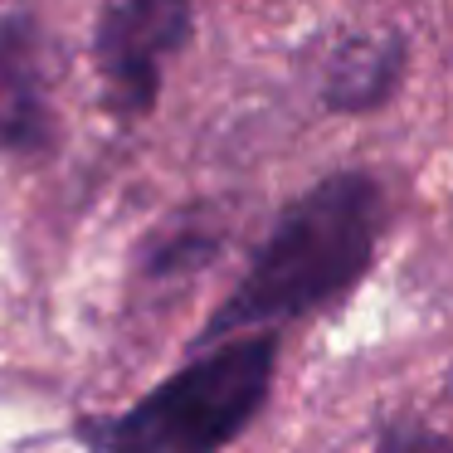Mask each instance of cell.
Returning <instances> with one entry per match:
<instances>
[{
  "instance_id": "1",
  "label": "cell",
  "mask_w": 453,
  "mask_h": 453,
  "mask_svg": "<svg viewBox=\"0 0 453 453\" xmlns=\"http://www.w3.org/2000/svg\"><path fill=\"white\" fill-rule=\"evenodd\" d=\"M385 229V190L365 171L317 180L278 215L239 288L200 326V346L258 336L342 303L365 278Z\"/></svg>"
},
{
  "instance_id": "2",
  "label": "cell",
  "mask_w": 453,
  "mask_h": 453,
  "mask_svg": "<svg viewBox=\"0 0 453 453\" xmlns=\"http://www.w3.org/2000/svg\"><path fill=\"white\" fill-rule=\"evenodd\" d=\"M278 336H234L147 390L122 414L79 419L73 434L88 453H225L258 419L273 390Z\"/></svg>"
},
{
  "instance_id": "3",
  "label": "cell",
  "mask_w": 453,
  "mask_h": 453,
  "mask_svg": "<svg viewBox=\"0 0 453 453\" xmlns=\"http://www.w3.org/2000/svg\"><path fill=\"white\" fill-rule=\"evenodd\" d=\"M196 0H103L93 64L103 73V108L137 122L157 108L166 64L190 44Z\"/></svg>"
},
{
  "instance_id": "4",
  "label": "cell",
  "mask_w": 453,
  "mask_h": 453,
  "mask_svg": "<svg viewBox=\"0 0 453 453\" xmlns=\"http://www.w3.org/2000/svg\"><path fill=\"white\" fill-rule=\"evenodd\" d=\"M54 147L50 73L40 25L25 11L0 5V151L30 157Z\"/></svg>"
},
{
  "instance_id": "5",
  "label": "cell",
  "mask_w": 453,
  "mask_h": 453,
  "mask_svg": "<svg viewBox=\"0 0 453 453\" xmlns=\"http://www.w3.org/2000/svg\"><path fill=\"white\" fill-rule=\"evenodd\" d=\"M404 79V35H351L326 54L322 103L332 112H371L395 98Z\"/></svg>"
},
{
  "instance_id": "6",
  "label": "cell",
  "mask_w": 453,
  "mask_h": 453,
  "mask_svg": "<svg viewBox=\"0 0 453 453\" xmlns=\"http://www.w3.org/2000/svg\"><path fill=\"white\" fill-rule=\"evenodd\" d=\"M215 249H219V234H210L205 225H171L161 239L147 244L142 268H147V278H180L205 268L215 258Z\"/></svg>"
},
{
  "instance_id": "7",
  "label": "cell",
  "mask_w": 453,
  "mask_h": 453,
  "mask_svg": "<svg viewBox=\"0 0 453 453\" xmlns=\"http://www.w3.org/2000/svg\"><path fill=\"white\" fill-rule=\"evenodd\" d=\"M371 453H453V439L434 429H414V424H395V429L380 434V443Z\"/></svg>"
}]
</instances>
